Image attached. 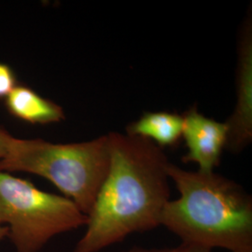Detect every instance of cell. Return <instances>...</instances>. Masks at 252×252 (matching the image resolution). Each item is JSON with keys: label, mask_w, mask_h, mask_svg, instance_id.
Here are the masks:
<instances>
[{"label": "cell", "mask_w": 252, "mask_h": 252, "mask_svg": "<svg viewBox=\"0 0 252 252\" xmlns=\"http://www.w3.org/2000/svg\"><path fill=\"white\" fill-rule=\"evenodd\" d=\"M108 136V174L73 252H100L130 234L154 230L170 200V162L162 148L140 136Z\"/></svg>", "instance_id": "1"}, {"label": "cell", "mask_w": 252, "mask_h": 252, "mask_svg": "<svg viewBox=\"0 0 252 252\" xmlns=\"http://www.w3.org/2000/svg\"><path fill=\"white\" fill-rule=\"evenodd\" d=\"M180 196L169 200L161 225L181 243L212 251L252 252V198L243 187L215 172L188 171L169 162Z\"/></svg>", "instance_id": "2"}, {"label": "cell", "mask_w": 252, "mask_h": 252, "mask_svg": "<svg viewBox=\"0 0 252 252\" xmlns=\"http://www.w3.org/2000/svg\"><path fill=\"white\" fill-rule=\"evenodd\" d=\"M109 166L108 135L81 143L55 144L12 137L0 170L35 174L51 181L88 216Z\"/></svg>", "instance_id": "3"}, {"label": "cell", "mask_w": 252, "mask_h": 252, "mask_svg": "<svg viewBox=\"0 0 252 252\" xmlns=\"http://www.w3.org/2000/svg\"><path fill=\"white\" fill-rule=\"evenodd\" d=\"M70 199L36 188L29 180L0 170V222L17 252H38L57 234L87 223Z\"/></svg>", "instance_id": "4"}, {"label": "cell", "mask_w": 252, "mask_h": 252, "mask_svg": "<svg viewBox=\"0 0 252 252\" xmlns=\"http://www.w3.org/2000/svg\"><path fill=\"white\" fill-rule=\"evenodd\" d=\"M228 139L226 149L240 153L252 139V16L244 22L236 72V104L234 113L226 122Z\"/></svg>", "instance_id": "5"}, {"label": "cell", "mask_w": 252, "mask_h": 252, "mask_svg": "<svg viewBox=\"0 0 252 252\" xmlns=\"http://www.w3.org/2000/svg\"><path fill=\"white\" fill-rule=\"evenodd\" d=\"M188 152L184 162H194L199 171L214 172L220 162L228 139V126L201 114L195 108L183 115V131Z\"/></svg>", "instance_id": "6"}, {"label": "cell", "mask_w": 252, "mask_h": 252, "mask_svg": "<svg viewBox=\"0 0 252 252\" xmlns=\"http://www.w3.org/2000/svg\"><path fill=\"white\" fill-rule=\"evenodd\" d=\"M9 114L32 125H49L64 119L63 108L26 85H17L6 97Z\"/></svg>", "instance_id": "7"}, {"label": "cell", "mask_w": 252, "mask_h": 252, "mask_svg": "<svg viewBox=\"0 0 252 252\" xmlns=\"http://www.w3.org/2000/svg\"><path fill=\"white\" fill-rule=\"evenodd\" d=\"M183 131V115L166 111L147 112L126 128V134L144 137L159 147L174 146Z\"/></svg>", "instance_id": "8"}, {"label": "cell", "mask_w": 252, "mask_h": 252, "mask_svg": "<svg viewBox=\"0 0 252 252\" xmlns=\"http://www.w3.org/2000/svg\"><path fill=\"white\" fill-rule=\"evenodd\" d=\"M16 86L13 70L8 64L0 63V98H6Z\"/></svg>", "instance_id": "9"}, {"label": "cell", "mask_w": 252, "mask_h": 252, "mask_svg": "<svg viewBox=\"0 0 252 252\" xmlns=\"http://www.w3.org/2000/svg\"><path fill=\"white\" fill-rule=\"evenodd\" d=\"M122 252H213L209 250L203 248H199L196 246L188 245V244L180 243L177 247L173 248H163V249H156V248H143V247H133L126 251Z\"/></svg>", "instance_id": "10"}, {"label": "cell", "mask_w": 252, "mask_h": 252, "mask_svg": "<svg viewBox=\"0 0 252 252\" xmlns=\"http://www.w3.org/2000/svg\"><path fill=\"white\" fill-rule=\"evenodd\" d=\"M13 136L9 135V132L0 126V160L6 155L9 142Z\"/></svg>", "instance_id": "11"}, {"label": "cell", "mask_w": 252, "mask_h": 252, "mask_svg": "<svg viewBox=\"0 0 252 252\" xmlns=\"http://www.w3.org/2000/svg\"><path fill=\"white\" fill-rule=\"evenodd\" d=\"M9 236V229L7 226L3 225L0 222V241L3 240L5 237Z\"/></svg>", "instance_id": "12"}, {"label": "cell", "mask_w": 252, "mask_h": 252, "mask_svg": "<svg viewBox=\"0 0 252 252\" xmlns=\"http://www.w3.org/2000/svg\"></svg>", "instance_id": "13"}]
</instances>
